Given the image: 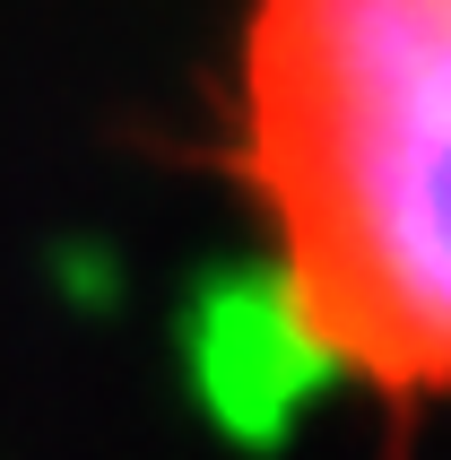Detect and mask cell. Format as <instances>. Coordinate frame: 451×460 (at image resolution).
I'll return each mask as SVG.
<instances>
[{
  "label": "cell",
  "instance_id": "1",
  "mask_svg": "<svg viewBox=\"0 0 451 460\" xmlns=\"http://www.w3.org/2000/svg\"><path fill=\"white\" fill-rule=\"evenodd\" d=\"M234 174L339 374L451 383V0H252Z\"/></svg>",
  "mask_w": 451,
  "mask_h": 460
},
{
  "label": "cell",
  "instance_id": "2",
  "mask_svg": "<svg viewBox=\"0 0 451 460\" xmlns=\"http://www.w3.org/2000/svg\"><path fill=\"white\" fill-rule=\"evenodd\" d=\"M191 383L234 443H278L339 383V365L278 270H226L191 305Z\"/></svg>",
  "mask_w": 451,
  "mask_h": 460
}]
</instances>
